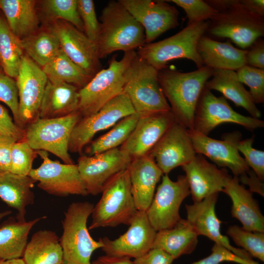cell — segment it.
Here are the masks:
<instances>
[{"label":"cell","mask_w":264,"mask_h":264,"mask_svg":"<svg viewBox=\"0 0 264 264\" xmlns=\"http://www.w3.org/2000/svg\"><path fill=\"white\" fill-rule=\"evenodd\" d=\"M214 69L206 66L183 72L166 68L158 71V79L176 120L193 130L195 114L201 92Z\"/></svg>","instance_id":"obj_1"},{"label":"cell","mask_w":264,"mask_h":264,"mask_svg":"<svg viewBox=\"0 0 264 264\" xmlns=\"http://www.w3.org/2000/svg\"><path fill=\"white\" fill-rule=\"evenodd\" d=\"M206 1L218 11L209 20L206 32L211 35L227 38L242 49L264 37V17L252 12L242 0Z\"/></svg>","instance_id":"obj_2"},{"label":"cell","mask_w":264,"mask_h":264,"mask_svg":"<svg viewBox=\"0 0 264 264\" xmlns=\"http://www.w3.org/2000/svg\"><path fill=\"white\" fill-rule=\"evenodd\" d=\"M100 20L96 44L100 59L116 51L135 50L145 44L144 28L118 0L107 3Z\"/></svg>","instance_id":"obj_3"},{"label":"cell","mask_w":264,"mask_h":264,"mask_svg":"<svg viewBox=\"0 0 264 264\" xmlns=\"http://www.w3.org/2000/svg\"><path fill=\"white\" fill-rule=\"evenodd\" d=\"M158 71L137 54L124 72L123 92L140 116L171 110L160 86Z\"/></svg>","instance_id":"obj_4"},{"label":"cell","mask_w":264,"mask_h":264,"mask_svg":"<svg viewBox=\"0 0 264 264\" xmlns=\"http://www.w3.org/2000/svg\"><path fill=\"white\" fill-rule=\"evenodd\" d=\"M94 206L88 201L73 202L65 212L62 221L63 234L59 239L63 264H91L93 252L103 247L101 238L94 240L87 227V220Z\"/></svg>","instance_id":"obj_5"},{"label":"cell","mask_w":264,"mask_h":264,"mask_svg":"<svg viewBox=\"0 0 264 264\" xmlns=\"http://www.w3.org/2000/svg\"><path fill=\"white\" fill-rule=\"evenodd\" d=\"M209 20L187 25L181 31L163 40L145 44L137 49V55L158 71L167 67L174 60L185 58L196 64L198 69L204 66L198 51L201 37L206 32Z\"/></svg>","instance_id":"obj_6"},{"label":"cell","mask_w":264,"mask_h":264,"mask_svg":"<svg viewBox=\"0 0 264 264\" xmlns=\"http://www.w3.org/2000/svg\"><path fill=\"white\" fill-rule=\"evenodd\" d=\"M102 194L93 209L88 230L120 224L129 225L138 211L131 192L128 169L113 177Z\"/></svg>","instance_id":"obj_7"},{"label":"cell","mask_w":264,"mask_h":264,"mask_svg":"<svg viewBox=\"0 0 264 264\" xmlns=\"http://www.w3.org/2000/svg\"><path fill=\"white\" fill-rule=\"evenodd\" d=\"M136 55L135 50L125 52L120 60H117V55H113L108 67L100 70L79 89L77 111L81 117L96 113L123 92L124 72Z\"/></svg>","instance_id":"obj_8"},{"label":"cell","mask_w":264,"mask_h":264,"mask_svg":"<svg viewBox=\"0 0 264 264\" xmlns=\"http://www.w3.org/2000/svg\"><path fill=\"white\" fill-rule=\"evenodd\" d=\"M81 118L78 111L60 118L38 117L25 127L24 139L34 150L51 153L65 164H74L69 154L68 144L72 130Z\"/></svg>","instance_id":"obj_9"},{"label":"cell","mask_w":264,"mask_h":264,"mask_svg":"<svg viewBox=\"0 0 264 264\" xmlns=\"http://www.w3.org/2000/svg\"><path fill=\"white\" fill-rule=\"evenodd\" d=\"M134 113L127 95L123 92L119 94L96 113L81 118L72 130L69 152L81 153L97 132L113 126L122 118Z\"/></svg>","instance_id":"obj_10"},{"label":"cell","mask_w":264,"mask_h":264,"mask_svg":"<svg viewBox=\"0 0 264 264\" xmlns=\"http://www.w3.org/2000/svg\"><path fill=\"white\" fill-rule=\"evenodd\" d=\"M37 151L43 162L38 168H32L28 176L38 181L40 189L58 197L88 195L77 164L61 163L51 160L47 152Z\"/></svg>","instance_id":"obj_11"},{"label":"cell","mask_w":264,"mask_h":264,"mask_svg":"<svg viewBox=\"0 0 264 264\" xmlns=\"http://www.w3.org/2000/svg\"><path fill=\"white\" fill-rule=\"evenodd\" d=\"M153 199L146 211L148 219L156 231L174 226L181 218L179 208L183 201L190 195L185 176L172 180L168 175H163Z\"/></svg>","instance_id":"obj_12"},{"label":"cell","mask_w":264,"mask_h":264,"mask_svg":"<svg viewBox=\"0 0 264 264\" xmlns=\"http://www.w3.org/2000/svg\"><path fill=\"white\" fill-rule=\"evenodd\" d=\"M225 123L240 125L251 131L264 127V121L239 113L224 97L215 96L205 87L196 108L193 130L208 135L217 126Z\"/></svg>","instance_id":"obj_13"},{"label":"cell","mask_w":264,"mask_h":264,"mask_svg":"<svg viewBox=\"0 0 264 264\" xmlns=\"http://www.w3.org/2000/svg\"><path fill=\"white\" fill-rule=\"evenodd\" d=\"M132 160L120 148L91 156H80L77 165L88 195L96 196L102 193L113 177L128 168Z\"/></svg>","instance_id":"obj_14"},{"label":"cell","mask_w":264,"mask_h":264,"mask_svg":"<svg viewBox=\"0 0 264 264\" xmlns=\"http://www.w3.org/2000/svg\"><path fill=\"white\" fill-rule=\"evenodd\" d=\"M144 29L145 44L179 25V12L164 0H118Z\"/></svg>","instance_id":"obj_15"},{"label":"cell","mask_w":264,"mask_h":264,"mask_svg":"<svg viewBox=\"0 0 264 264\" xmlns=\"http://www.w3.org/2000/svg\"><path fill=\"white\" fill-rule=\"evenodd\" d=\"M52 22L48 29L58 37L61 49L92 78L102 69L96 44L69 23L61 20Z\"/></svg>","instance_id":"obj_16"},{"label":"cell","mask_w":264,"mask_h":264,"mask_svg":"<svg viewBox=\"0 0 264 264\" xmlns=\"http://www.w3.org/2000/svg\"><path fill=\"white\" fill-rule=\"evenodd\" d=\"M47 80L42 68L27 55H24L16 79L19 116L24 129L39 117V108Z\"/></svg>","instance_id":"obj_17"},{"label":"cell","mask_w":264,"mask_h":264,"mask_svg":"<svg viewBox=\"0 0 264 264\" xmlns=\"http://www.w3.org/2000/svg\"><path fill=\"white\" fill-rule=\"evenodd\" d=\"M129 226L127 231L115 240L101 238L103 243L101 249L105 255L136 259L152 248L156 231L146 212L137 211Z\"/></svg>","instance_id":"obj_18"},{"label":"cell","mask_w":264,"mask_h":264,"mask_svg":"<svg viewBox=\"0 0 264 264\" xmlns=\"http://www.w3.org/2000/svg\"><path fill=\"white\" fill-rule=\"evenodd\" d=\"M149 154L163 175L188 163L197 154L188 129L176 120Z\"/></svg>","instance_id":"obj_19"},{"label":"cell","mask_w":264,"mask_h":264,"mask_svg":"<svg viewBox=\"0 0 264 264\" xmlns=\"http://www.w3.org/2000/svg\"><path fill=\"white\" fill-rule=\"evenodd\" d=\"M219 193L212 194L200 202L185 205L186 220L198 236L207 237L215 243L221 245L241 258L253 261L251 256L242 248L233 246L228 237L220 232L222 221L217 217L215 206Z\"/></svg>","instance_id":"obj_20"},{"label":"cell","mask_w":264,"mask_h":264,"mask_svg":"<svg viewBox=\"0 0 264 264\" xmlns=\"http://www.w3.org/2000/svg\"><path fill=\"white\" fill-rule=\"evenodd\" d=\"M175 120L171 110L140 116L120 149L132 159L149 154Z\"/></svg>","instance_id":"obj_21"},{"label":"cell","mask_w":264,"mask_h":264,"mask_svg":"<svg viewBox=\"0 0 264 264\" xmlns=\"http://www.w3.org/2000/svg\"><path fill=\"white\" fill-rule=\"evenodd\" d=\"M182 168L194 202H200L212 194L222 192L232 177L225 168L219 169L200 154H197Z\"/></svg>","instance_id":"obj_22"},{"label":"cell","mask_w":264,"mask_h":264,"mask_svg":"<svg viewBox=\"0 0 264 264\" xmlns=\"http://www.w3.org/2000/svg\"><path fill=\"white\" fill-rule=\"evenodd\" d=\"M188 132L197 154H203L219 166L228 168L238 177L250 170L235 145L223 136V140L209 137L194 130Z\"/></svg>","instance_id":"obj_23"},{"label":"cell","mask_w":264,"mask_h":264,"mask_svg":"<svg viewBox=\"0 0 264 264\" xmlns=\"http://www.w3.org/2000/svg\"><path fill=\"white\" fill-rule=\"evenodd\" d=\"M127 169L136 209L146 212L153 199L156 184L163 174L149 154L132 159Z\"/></svg>","instance_id":"obj_24"},{"label":"cell","mask_w":264,"mask_h":264,"mask_svg":"<svg viewBox=\"0 0 264 264\" xmlns=\"http://www.w3.org/2000/svg\"><path fill=\"white\" fill-rule=\"evenodd\" d=\"M237 176L231 177L222 192L232 201L231 214L239 220L242 228L252 232H264V217L252 192L240 184Z\"/></svg>","instance_id":"obj_25"},{"label":"cell","mask_w":264,"mask_h":264,"mask_svg":"<svg viewBox=\"0 0 264 264\" xmlns=\"http://www.w3.org/2000/svg\"><path fill=\"white\" fill-rule=\"evenodd\" d=\"M197 51L203 66L213 69L236 71L246 65L247 49L234 47L229 39L220 42L204 35L198 42Z\"/></svg>","instance_id":"obj_26"},{"label":"cell","mask_w":264,"mask_h":264,"mask_svg":"<svg viewBox=\"0 0 264 264\" xmlns=\"http://www.w3.org/2000/svg\"><path fill=\"white\" fill-rule=\"evenodd\" d=\"M79 89L69 84L47 80L39 108V117L60 118L77 111Z\"/></svg>","instance_id":"obj_27"},{"label":"cell","mask_w":264,"mask_h":264,"mask_svg":"<svg viewBox=\"0 0 264 264\" xmlns=\"http://www.w3.org/2000/svg\"><path fill=\"white\" fill-rule=\"evenodd\" d=\"M36 182L29 176L0 173V198L17 211L18 220L26 221V207L34 202L32 189Z\"/></svg>","instance_id":"obj_28"},{"label":"cell","mask_w":264,"mask_h":264,"mask_svg":"<svg viewBox=\"0 0 264 264\" xmlns=\"http://www.w3.org/2000/svg\"><path fill=\"white\" fill-rule=\"evenodd\" d=\"M198 236L187 220L181 218L172 227L156 232L152 248L161 249L175 260L195 249Z\"/></svg>","instance_id":"obj_29"},{"label":"cell","mask_w":264,"mask_h":264,"mask_svg":"<svg viewBox=\"0 0 264 264\" xmlns=\"http://www.w3.org/2000/svg\"><path fill=\"white\" fill-rule=\"evenodd\" d=\"M207 89L222 93L223 97L232 101L236 106L244 108L250 116L259 119L261 111L253 102L248 91L241 83L235 71L214 69L212 78L205 85Z\"/></svg>","instance_id":"obj_30"},{"label":"cell","mask_w":264,"mask_h":264,"mask_svg":"<svg viewBox=\"0 0 264 264\" xmlns=\"http://www.w3.org/2000/svg\"><path fill=\"white\" fill-rule=\"evenodd\" d=\"M36 1L0 0V9L11 31L22 40L37 31Z\"/></svg>","instance_id":"obj_31"},{"label":"cell","mask_w":264,"mask_h":264,"mask_svg":"<svg viewBox=\"0 0 264 264\" xmlns=\"http://www.w3.org/2000/svg\"><path fill=\"white\" fill-rule=\"evenodd\" d=\"M22 259L26 264H63L59 238L50 230H40L31 237Z\"/></svg>","instance_id":"obj_32"},{"label":"cell","mask_w":264,"mask_h":264,"mask_svg":"<svg viewBox=\"0 0 264 264\" xmlns=\"http://www.w3.org/2000/svg\"><path fill=\"white\" fill-rule=\"evenodd\" d=\"M45 216L30 221L10 219L0 226V259L6 260L22 257L32 228Z\"/></svg>","instance_id":"obj_33"},{"label":"cell","mask_w":264,"mask_h":264,"mask_svg":"<svg viewBox=\"0 0 264 264\" xmlns=\"http://www.w3.org/2000/svg\"><path fill=\"white\" fill-rule=\"evenodd\" d=\"M42 68L49 81L69 84L79 89L84 87L92 78L72 62L62 49Z\"/></svg>","instance_id":"obj_34"},{"label":"cell","mask_w":264,"mask_h":264,"mask_svg":"<svg viewBox=\"0 0 264 264\" xmlns=\"http://www.w3.org/2000/svg\"><path fill=\"white\" fill-rule=\"evenodd\" d=\"M23 52L21 40L11 31L0 12V66L5 74L16 79Z\"/></svg>","instance_id":"obj_35"},{"label":"cell","mask_w":264,"mask_h":264,"mask_svg":"<svg viewBox=\"0 0 264 264\" xmlns=\"http://www.w3.org/2000/svg\"><path fill=\"white\" fill-rule=\"evenodd\" d=\"M23 51L40 66L50 62L61 49L58 37L49 29L36 31L21 40Z\"/></svg>","instance_id":"obj_36"},{"label":"cell","mask_w":264,"mask_h":264,"mask_svg":"<svg viewBox=\"0 0 264 264\" xmlns=\"http://www.w3.org/2000/svg\"><path fill=\"white\" fill-rule=\"evenodd\" d=\"M139 117L135 112L121 119L108 132L93 141L87 153L91 156L121 146L134 130Z\"/></svg>","instance_id":"obj_37"},{"label":"cell","mask_w":264,"mask_h":264,"mask_svg":"<svg viewBox=\"0 0 264 264\" xmlns=\"http://www.w3.org/2000/svg\"><path fill=\"white\" fill-rule=\"evenodd\" d=\"M42 6L43 12L48 18L66 22L84 32L77 0H46L43 1Z\"/></svg>","instance_id":"obj_38"},{"label":"cell","mask_w":264,"mask_h":264,"mask_svg":"<svg viewBox=\"0 0 264 264\" xmlns=\"http://www.w3.org/2000/svg\"><path fill=\"white\" fill-rule=\"evenodd\" d=\"M226 233L251 257L264 262V232H252L233 225L228 228Z\"/></svg>","instance_id":"obj_39"},{"label":"cell","mask_w":264,"mask_h":264,"mask_svg":"<svg viewBox=\"0 0 264 264\" xmlns=\"http://www.w3.org/2000/svg\"><path fill=\"white\" fill-rule=\"evenodd\" d=\"M223 136L229 139L235 145L238 151L244 156L248 166L262 181L264 180V152L252 147L254 137L240 140L241 134L239 132L226 133Z\"/></svg>","instance_id":"obj_40"},{"label":"cell","mask_w":264,"mask_h":264,"mask_svg":"<svg viewBox=\"0 0 264 264\" xmlns=\"http://www.w3.org/2000/svg\"><path fill=\"white\" fill-rule=\"evenodd\" d=\"M24 139L15 142L12 146L9 172L20 176H28L37 155Z\"/></svg>","instance_id":"obj_41"},{"label":"cell","mask_w":264,"mask_h":264,"mask_svg":"<svg viewBox=\"0 0 264 264\" xmlns=\"http://www.w3.org/2000/svg\"><path fill=\"white\" fill-rule=\"evenodd\" d=\"M239 81L249 88V94L255 104L264 102V69L244 65L236 71Z\"/></svg>","instance_id":"obj_42"},{"label":"cell","mask_w":264,"mask_h":264,"mask_svg":"<svg viewBox=\"0 0 264 264\" xmlns=\"http://www.w3.org/2000/svg\"><path fill=\"white\" fill-rule=\"evenodd\" d=\"M185 11L188 19L187 25L208 21L215 16L218 11L203 0H169Z\"/></svg>","instance_id":"obj_43"},{"label":"cell","mask_w":264,"mask_h":264,"mask_svg":"<svg viewBox=\"0 0 264 264\" xmlns=\"http://www.w3.org/2000/svg\"><path fill=\"white\" fill-rule=\"evenodd\" d=\"M0 101L10 109L15 124L23 129L19 116V100L16 81L6 74H0Z\"/></svg>","instance_id":"obj_44"},{"label":"cell","mask_w":264,"mask_h":264,"mask_svg":"<svg viewBox=\"0 0 264 264\" xmlns=\"http://www.w3.org/2000/svg\"><path fill=\"white\" fill-rule=\"evenodd\" d=\"M79 13L83 22L84 32L92 42L97 43L101 31L94 3L92 0H77Z\"/></svg>","instance_id":"obj_45"},{"label":"cell","mask_w":264,"mask_h":264,"mask_svg":"<svg viewBox=\"0 0 264 264\" xmlns=\"http://www.w3.org/2000/svg\"><path fill=\"white\" fill-rule=\"evenodd\" d=\"M225 262L238 264H259L254 261L245 260L223 246L215 243L212 246L211 253L209 256L191 264H220Z\"/></svg>","instance_id":"obj_46"},{"label":"cell","mask_w":264,"mask_h":264,"mask_svg":"<svg viewBox=\"0 0 264 264\" xmlns=\"http://www.w3.org/2000/svg\"><path fill=\"white\" fill-rule=\"evenodd\" d=\"M0 133L14 138L17 141L24 139L25 129L18 127L7 110L0 104Z\"/></svg>","instance_id":"obj_47"},{"label":"cell","mask_w":264,"mask_h":264,"mask_svg":"<svg viewBox=\"0 0 264 264\" xmlns=\"http://www.w3.org/2000/svg\"><path fill=\"white\" fill-rule=\"evenodd\" d=\"M246 49V65L264 69V40L258 38Z\"/></svg>","instance_id":"obj_48"},{"label":"cell","mask_w":264,"mask_h":264,"mask_svg":"<svg viewBox=\"0 0 264 264\" xmlns=\"http://www.w3.org/2000/svg\"><path fill=\"white\" fill-rule=\"evenodd\" d=\"M174 259L163 250L152 248L142 256L134 259V264H172Z\"/></svg>","instance_id":"obj_49"},{"label":"cell","mask_w":264,"mask_h":264,"mask_svg":"<svg viewBox=\"0 0 264 264\" xmlns=\"http://www.w3.org/2000/svg\"><path fill=\"white\" fill-rule=\"evenodd\" d=\"M17 141L0 133V173L9 172L12 146Z\"/></svg>","instance_id":"obj_50"},{"label":"cell","mask_w":264,"mask_h":264,"mask_svg":"<svg viewBox=\"0 0 264 264\" xmlns=\"http://www.w3.org/2000/svg\"><path fill=\"white\" fill-rule=\"evenodd\" d=\"M238 178L242 183L249 186V190L251 192H256L264 197V182L253 171L249 170L247 173L240 176Z\"/></svg>","instance_id":"obj_51"},{"label":"cell","mask_w":264,"mask_h":264,"mask_svg":"<svg viewBox=\"0 0 264 264\" xmlns=\"http://www.w3.org/2000/svg\"><path fill=\"white\" fill-rule=\"evenodd\" d=\"M91 264H134L130 258L104 255L91 262Z\"/></svg>","instance_id":"obj_52"},{"label":"cell","mask_w":264,"mask_h":264,"mask_svg":"<svg viewBox=\"0 0 264 264\" xmlns=\"http://www.w3.org/2000/svg\"><path fill=\"white\" fill-rule=\"evenodd\" d=\"M242 1L252 12L264 17V0H242Z\"/></svg>","instance_id":"obj_53"},{"label":"cell","mask_w":264,"mask_h":264,"mask_svg":"<svg viewBox=\"0 0 264 264\" xmlns=\"http://www.w3.org/2000/svg\"><path fill=\"white\" fill-rule=\"evenodd\" d=\"M0 264H26L22 258H16L6 260L0 259Z\"/></svg>","instance_id":"obj_54"},{"label":"cell","mask_w":264,"mask_h":264,"mask_svg":"<svg viewBox=\"0 0 264 264\" xmlns=\"http://www.w3.org/2000/svg\"><path fill=\"white\" fill-rule=\"evenodd\" d=\"M11 213V211L9 210L5 211L3 212H0V220L3 218L10 215Z\"/></svg>","instance_id":"obj_55"},{"label":"cell","mask_w":264,"mask_h":264,"mask_svg":"<svg viewBox=\"0 0 264 264\" xmlns=\"http://www.w3.org/2000/svg\"><path fill=\"white\" fill-rule=\"evenodd\" d=\"M3 70L0 66V74H3Z\"/></svg>","instance_id":"obj_56"}]
</instances>
